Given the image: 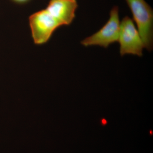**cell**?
I'll list each match as a JSON object with an SVG mask.
<instances>
[{
  "mask_svg": "<svg viewBox=\"0 0 153 153\" xmlns=\"http://www.w3.org/2000/svg\"><path fill=\"white\" fill-rule=\"evenodd\" d=\"M120 53L122 56L126 55L142 57L145 48L144 44L134 21L126 16L120 22L118 40Z\"/></svg>",
  "mask_w": 153,
  "mask_h": 153,
  "instance_id": "obj_3",
  "label": "cell"
},
{
  "mask_svg": "<svg viewBox=\"0 0 153 153\" xmlns=\"http://www.w3.org/2000/svg\"><path fill=\"white\" fill-rule=\"evenodd\" d=\"M102 123L104 124H105L107 122L105 120H102Z\"/></svg>",
  "mask_w": 153,
  "mask_h": 153,
  "instance_id": "obj_7",
  "label": "cell"
},
{
  "mask_svg": "<svg viewBox=\"0 0 153 153\" xmlns=\"http://www.w3.org/2000/svg\"><path fill=\"white\" fill-rule=\"evenodd\" d=\"M77 7L76 0H50L46 9L62 26L71 25Z\"/></svg>",
  "mask_w": 153,
  "mask_h": 153,
  "instance_id": "obj_5",
  "label": "cell"
},
{
  "mask_svg": "<svg viewBox=\"0 0 153 153\" xmlns=\"http://www.w3.org/2000/svg\"><path fill=\"white\" fill-rule=\"evenodd\" d=\"M11 1L13 2L16 3V4H23L29 2L31 0H11Z\"/></svg>",
  "mask_w": 153,
  "mask_h": 153,
  "instance_id": "obj_6",
  "label": "cell"
},
{
  "mask_svg": "<svg viewBox=\"0 0 153 153\" xmlns=\"http://www.w3.org/2000/svg\"><path fill=\"white\" fill-rule=\"evenodd\" d=\"M108 21L97 33L81 41L85 47L98 46L107 48L110 45L117 42L120 30L119 8L114 6L111 10Z\"/></svg>",
  "mask_w": 153,
  "mask_h": 153,
  "instance_id": "obj_2",
  "label": "cell"
},
{
  "mask_svg": "<svg viewBox=\"0 0 153 153\" xmlns=\"http://www.w3.org/2000/svg\"><path fill=\"white\" fill-rule=\"evenodd\" d=\"M29 24L35 44L42 45L48 41L59 24L46 9L32 14L29 18Z\"/></svg>",
  "mask_w": 153,
  "mask_h": 153,
  "instance_id": "obj_4",
  "label": "cell"
},
{
  "mask_svg": "<svg viewBox=\"0 0 153 153\" xmlns=\"http://www.w3.org/2000/svg\"><path fill=\"white\" fill-rule=\"evenodd\" d=\"M130 9L134 22L142 38L145 48H153V10L145 0H125Z\"/></svg>",
  "mask_w": 153,
  "mask_h": 153,
  "instance_id": "obj_1",
  "label": "cell"
}]
</instances>
